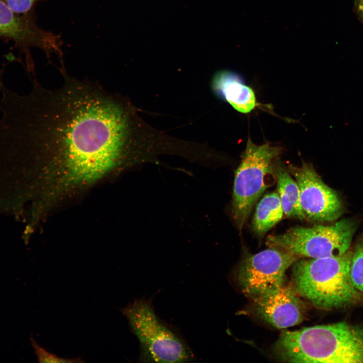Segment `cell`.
<instances>
[{"label": "cell", "mask_w": 363, "mask_h": 363, "mask_svg": "<svg viewBox=\"0 0 363 363\" xmlns=\"http://www.w3.org/2000/svg\"><path fill=\"white\" fill-rule=\"evenodd\" d=\"M58 89L35 83L18 96L13 138L61 164L77 182L97 179L119 164L143 156L141 125L123 96L96 82L64 73Z\"/></svg>", "instance_id": "obj_1"}, {"label": "cell", "mask_w": 363, "mask_h": 363, "mask_svg": "<svg viewBox=\"0 0 363 363\" xmlns=\"http://www.w3.org/2000/svg\"><path fill=\"white\" fill-rule=\"evenodd\" d=\"M352 251L341 255L297 260L292 264L293 287L318 308L332 310L360 302L363 295L354 287L349 267Z\"/></svg>", "instance_id": "obj_2"}, {"label": "cell", "mask_w": 363, "mask_h": 363, "mask_svg": "<svg viewBox=\"0 0 363 363\" xmlns=\"http://www.w3.org/2000/svg\"><path fill=\"white\" fill-rule=\"evenodd\" d=\"M290 348L298 362L363 363V323L341 322L294 331Z\"/></svg>", "instance_id": "obj_3"}, {"label": "cell", "mask_w": 363, "mask_h": 363, "mask_svg": "<svg viewBox=\"0 0 363 363\" xmlns=\"http://www.w3.org/2000/svg\"><path fill=\"white\" fill-rule=\"evenodd\" d=\"M282 152L281 147L269 143L258 145L248 138L235 171L231 206L232 217L240 233L254 205L270 186V177H275V161Z\"/></svg>", "instance_id": "obj_4"}, {"label": "cell", "mask_w": 363, "mask_h": 363, "mask_svg": "<svg viewBox=\"0 0 363 363\" xmlns=\"http://www.w3.org/2000/svg\"><path fill=\"white\" fill-rule=\"evenodd\" d=\"M121 311L139 341L141 361L179 362L193 358L189 347L159 320L149 301L136 299Z\"/></svg>", "instance_id": "obj_5"}, {"label": "cell", "mask_w": 363, "mask_h": 363, "mask_svg": "<svg viewBox=\"0 0 363 363\" xmlns=\"http://www.w3.org/2000/svg\"><path fill=\"white\" fill-rule=\"evenodd\" d=\"M355 231L353 222L342 219L330 226L292 227L282 234L269 235L266 244L300 257L339 256L349 250Z\"/></svg>", "instance_id": "obj_6"}, {"label": "cell", "mask_w": 363, "mask_h": 363, "mask_svg": "<svg viewBox=\"0 0 363 363\" xmlns=\"http://www.w3.org/2000/svg\"><path fill=\"white\" fill-rule=\"evenodd\" d=\"M299 258L274 247L246 257L236 274L242 292L253 299L281 286L286 270Z\"/></svg>", "instance_id": "obj_7"}, {"label": "cell", "mask_w": 363, "mask_h": 363, "mask_svg": "<svg viewBox=\"0 0 363 363\" xmlns=\"http://www.w3.org/2000/svg\"><path fill=\"white\" fill-rule=\"evenodd\" d=\"M287 169L298 185L306 218L324 222L334 221L340 216L342 205L338 195L323 182L312 164L302 162L300 166L289 164Z\"/></svg>", "instance_id": "obj_8"}, {"label": "cell", "mask_w": 363, "mask_h": 363, "mask_svg": "<svg viewBox=\"0 0 363 363\" xmlns=\"http://www.w3.org/2000/svg\"><path fill=\"white\" fill-rule=\"evenodd\" d=\"M252 300L257 314L278 329L296 325L305 318V305L291 286L284 284Z\"/></svg>", "instance_id": "obj_9"}, {"label": "cell", "mask_w": 363, "mask_h": 363, "mask_svg": "<svg viewBox=\"0 0 363 363\" xmlns=\"http://www.w3.org/2000/svg\"><path fill=\"white\" fill-rule=\"evenodd\" d=\"M0 36L45 51L57 50V43L52 35L38 28L28 18L13 11L5 0H0Z\"/></svg>", "instance_id": "obj_10"}, {"label": "cell", "mask_w": 363, "mask_h": 363, "mask_svg": "<svg viewBox=\"0 0 363 363\" xmlns=\"http://www.w3.org/2000/svg\"><path fill=\"white\" fill-rule=\"evenodd\" d=\"M213 89L235 110L244 113L251 112L256 106V97L253 89L245 85L238 75L223 70L214 75Z\"/></svg>", "instance_id": "obj_11"}, {"label": "cell", "mask_w": 363, "mask_h": 363, "mask_svg": "<svg viewBox=\"0 0 363 363\" xmlns=\"http://www.w3.org/2000/svg\"><path fill=\"white\" fill-rule=\"evenodd\" d=\"M274 173L284 213L288 217L306 218L301 208L298 185L285 166L277 158L274 163Z\"/></svg>", "instance_id": "obj_12"}, {"label": "cell", "mask_w": 363, "mask_h": 363, "mask_svg": "<svg viewBox=\"0 0 363 363\" xmlns=\"http://www.w3.org/2000/svg\"><path fill=\"white\" fill-rule=\"evenodd\" d=\"M284 214L278 193L273 192L265 195L256 208L253 230L259 236L264 235L282 219Z\"/></svg>", "instance_id": "obj_13"}, {"label": "cell", "mask_w": 363, "mask_h": 363, "mask_svg": "<svg viewBox=\"0 0 363 363\" xmlns=\"http://www.w3.org/2000/svg\"><path fill=\"white\" fill-rule=\"evenodd\" d=\"M349 273L354 287L363 295V241L352 251Z\"/></svg>", "instance_id": "obj_14"}, {"label": "cell", "mask_w": 363, "mask_h": 363, "mask_svg": "<svg viewBox=\"0 0 363 363\" xmlns=\"http://www.w3.org/2000/svg\"><path fill=\"white\" fill-rule=\"evenodd\" d=\"M31 344L33 347L34 352L37 356L38 362L43 363H59V362H82L81 357L77 358H64L60 357L52 353L40 345L31 336Z\"/></svg>", "instance_id": "obj_15"}, {"label": "cell", "mask_w": 363, "mask_h": 363, "mask_svg": "<svg viewBox=\"0 0 363 363\" xmlns=\"http://www.w3.org/2000/svg\"><path fill=\"white\" fill-rule=\"evenodd\" d=\"M36 0H5L8 6L18 14L29 11Z\"/></svg>", "instance_id": "obj_16"}, {"label": "cell", "mask_w": 363, "mask_h": 363, "mask_svg": "<svg viewBox=\"0 0 363 363\" xmlns=\"http://www.w3.org/2000/svg\"><path fill=\"white\" fill-rule=\"evenodd\" d=\"M355 5L357 13L363 19V0H355Z\"/></svg>", "instance_id": "obj_17"}]
</instances>
